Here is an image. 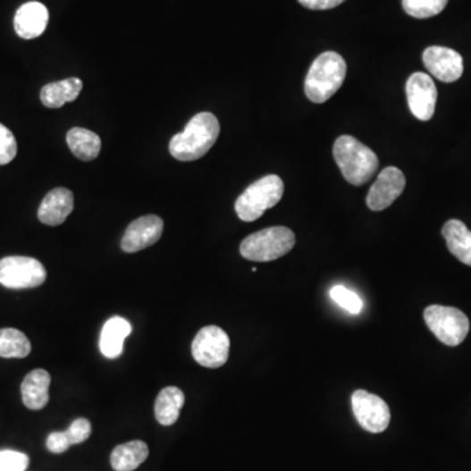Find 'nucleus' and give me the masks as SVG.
<instances>
[{"label": "nucleus", "mask_w": 471, "mask_h": 471, "mask_svg": "<svg viewBox=\"0 0 471 471\" xmlns=\"http://www.w3.org/2000/svg\"><path fill=\"white\" fill-rule=\"evenodd\" d=\"M67 145L79 160L92 162L101 151V139L97 134L83 127H73L67 132Z\"/></svg>", "instance_id": "4be33fe9"}, {"label": "nucleus", "mask_w": 471, "mask_h": 471, "mask_svg": "<svg viewBox=\"0 0 471 471\" xmlns=\"http://www.w3.org/2000/svg\"><path fill=\"white\" fill-rule=\"evenodd\" d=\"M49 22V11L39 2H28L16 13L13 25L20 38H37L46 29Z\"/></svg>", "instance_id": "4468645a"}, {"label": "nucleus", "mask_w": 471, "mask_h": 471, "mask_svg": "<svg viewBox=\"0 0 471 471\" xmlns=\"http://www.w3.org/2000/svg\"><path fill=\"white\" fill-rule=\"evenodd\" d=\"M448 0H402L403 10L416 19H428L439 15L447 7Z\"/></svg>", "instance_id": "b1692460"}, {"label": "nucleus", "mask_w": 471, "mask_h": 471, "mask_svg": "<svg viewBox=\"0 0 471 471\" xmlns=\"http://www.w3.org/2000/svg\"><path fill=\"white\" fill-rule=\"evenodd\" d=\"M284 193V183L276 174L262 177L252 183L236 200L237 216L242 222H256L265 211L281 202Z\"/></svg>", "instance_id": "20e7f679"}, {"label": "nucleus", "mask_w": 471, "mask_h": 471, "mask_svg": "<svg viewBox=\"0 0 471 471\" xmlns=\"http://www.w3.org/2000/svg\"><path fill=\"white\" fill-rule=\"evenodd\" d=\"M423 63L431 75L444 83H453L464 73V59L450 47H427L423 53Z\"/></svg>", "instance_id": "f8f14e48"}, {"label": "nucleus", "mask_w": 471, "mask_h": 471, "mask_svg": "<svg viewBox=\"0 0 471 471\" xmlns=\"http://www.w3.org/2000/svg\"><path fill=\"white\" fill-rule=\"evenodd\" d=\"M46 281L41 262L30 257L13 256L0 259V284L11 290L36 289Z\"/></svg>", "instance_id": "0eeeda50"}, {"label": "nucleus", "mask_w": 471, "mask_h": 471, "mask_svg": "<svg viewBox=\"0 0 471 471\" xmlns=\"http://www.w3.org/2000/svg\"><path fill=\"white\" fill-rule=\"evenodd\" d=\"M185 403V394L176 386L164 388L155 402V416L163 425H172L179 420Z\"/></svg>", "instance_id": "412c9836"}, {"label": "nucleus", "mask_w": 471, "mask_h": 471, "mask_svg": "<svg viewBox=\"0 0 471 471\" xmlns=\"http://www.w3.org/2000/svg\"><path fill=\"white\" fill-rule=\"evenodd\" d=\"M332 155L346 181L351 185L362 186L368 182L379 168L377 155L349 135L335 140Z\"/></svg>", "instance_id": "f03ea898"}, {"label": "nucleus", "mask_w": 471, "mask_h": 471, "mask_svg": "<svg viewBox=\"0 0 471 471\" xmlns=\"http://www.w3.org/2000/svg\"><path fill=\"white\" fill-rule=\"evenodd\" d=\"M343 2L346 0H299L303 7L315 11L332 10L342 4Z\"/></svg>", "instance_id": "c756f323"}, {"label": "nucleus", "mask_w": 471, "mask_h": 471, "mask_svg": "<svg viewBox=\"0 0 471 471\" xmlns=\"http://www.w3.org/2000/svg\"><path fill=\"white\" fill-rule=\"evenodd\" d=\"M408 108L420 121H430L435 114L437 89L430 75L416 72L406 83Z\"/></svg>", "instance_id": "9d476101"}, {"label": "nucleus", "mask_w": 471, "mask_h": 471, "mask_svg": "<svg viewBox=\"0 0 471 471\" xmlns=\"http://www.w3.org/2000/svg\"><path fill=\"white\" fill-rule=\"evenodd\" d=\"M46 447L50 452L61 454L66 452L71 447V442H70L66 433H53L47 437Z\"/></svg>", "instance_id": "c85d7f7f"}, {"label": "nucleus", "mask_w": 471, "mask_h": 471, "mask_svg": "<svg viewBox=\"0 0 471 471\" xmlns=\"http://www.w3.org/2000/svg\"><path fill=\"white\" fill-rule=\"evenodd\" d=\"M131 325L122 317L106 321L100 337V349L108 359H117L123 352V342L131 334Z\"/></svg>", "instance_id": "f3484780"}, {"label": "nucleus", "mask_w": 471, "mask_h": 471, "mask_svg": "<svg viewBox=\"0 0 471 471\" xmlns=\"http://www.w3.org/2000/svg\"><path fill=\"white\" fill-rule=\"evenodd\" d=\"M83 89V81L78 78L64 79L62 81L46 84L39 93L41 103L46 108H62L64 104L72 103L80 95Z\"/></svg>", "instance_id": "a211bd4d"}, {"label": "nucleus", "mask_w": 471, "mask_h": 471, "mask_svg": "<svg viewBox=\"0 0 471 471\" xmlns=\"http://www.w3.org/2000/svg\"><path fill=\"white\" fill-rule=\"evenodd\" d=\"M230 337L219 326H206L199 330L191 345L194 360L206 368H220L230 357Z\"/></svg>", "instance_id": "6e6552de"}, {"label": "nucleus", "mask_w": 471, "mask_h": 471, "mask_svg": "<svg viewBox=\"0 0 471 471\" xmlns=\"http://www.w3.org/2000/svg\"><path fill=\"white\" fill-rule=\"evenodd\" d=\"M92 433V425L86 417H79L72 425H70L69 430L66 431V435L69 437L71 445L81 444L89 439Z\"/></svg>", "instance_id": "cd10ccee"}, {"label": "nucleus", "mask_w": 471, "mask_h": 471, "mask_svg": "<svg viewBox=\"0 0 471 471\" xmlns=\"http://www.w3.org/2000/svg\"><path fill=\"white\" fill-rule=\"evenodd\" d=\"M425 321L437 340L447 346L461 345L469 334V318L453 307H428L425 310Z\"/></svg>", "instance_id": "423d86ee"}, {"label": "nucleus", "mask_w": 471, "mask_h": 471, "mask_svg": "<svg viewBox=\"0 0 471 471\" xmlns=\"http://www.w3.org/2000/svg\"><path fill=\"white\" fill-rule=\"evenodd\" d=\"M330 296H332V300H334L338 306L342 307L343 309H346L347 312L352 313V315H357V313H360V310L363 308L362 299H360L357 293L346 289V287H332V290H330Z\"/></svg>", "instance_id": "393cba45"}, {"label": "nucleus", "mask_w": 471, "mask_h": 471, "mask_svg": "<svg viewBox=\"0 0 471 471\" xmlns=\"http://www.w3.org/2000/svg\"><path fill=\"white\" fill-rule=\"evenodd\" d=\"M18 155V142L13 131L0 123V165H7Z\"/></svg>", "instance_id": "a878e982"}, {"label": "nucleus", "mask_w": 471, "mask_h": 471, "mask_svg": "<svg viewBox=\"0 0 471 471\" xmlns=\"http://www.w3.org/2000/svg\"><path fill=\"white\" fill-rule=\"evenodd\" d=\"M295 233L287 227H272L248 236L240 253L248 261L270 262L286 256L295 247Z\"/></svg>", "instance_id": "39448f33"}, {"label": "nucleus", "mask_w": 471, "mask_h": 471, "mask_svg": "<svg viewBox=\"0 0 471 471\" xmlns=\"http://www.w3.org/2000/svg\"><path fill=\"white\" fill-rule=\"evenodd\" d=\"M352 411L363 430L381 433L391 425V408L385 400L366 391L352 394Z\"/></svg>", "instance_id": "1a4fd4ad"}, {"label": "nucleus", "mask_w": 471, "mask_h": 471, "mask_svg": "<svg viewBox=\"0 0 471 471\" xmlns=\"http://www.w3.org/2000/svg\"><path fill=\"white\" fill-rule=\"evenodd\" d=\"M73 210V194L66 188L50 191L38 208V219L42 224L56 227L63 224Z\"/></svg>", "instance_id": "2eb2a0df"}, {"label": "nucleus", "mask_w": 471, "mask_h": 471, "mask_svg": "<svg viewBox=\"0 0 471 471\" xmlns=\"http://www.w3.org/2000/svg\"><path fill=\"white\" fill-rule=\"evenodd\" d=\"M219 134L218 118L213 113H198L191 118L182 132L172 138L169 152L180 162L202 159L215 145Z\"/></svg>", "instance_id": "f257e3e1"}, {"label": "nucleus", "mask_w": 471, "mask_h": 471, "mask_svg": "<svg viewBox=\"0 0 471 471\" xmlns=\"http://www.w3.org/2000/svg\"><path fill=\"white\" fill-rule=\"evenodd\" d=\"M448 249L462 264L471 266V231L461 220L452 219L445 223L442 231Z\"/></svg>", "instance_id": "6ab92c4d"}, {"label": "nucleus", "mask_w": 471, "mask_h": 471, "mask_svg": "<svg viewBox=\"0 0 471 471\" xmlns=\"http://www.w3.org/2000/svg\"><path fill=\"white\" fill-rule=\"evenodd\" d=\"M29 467V457L18 450H0V471H25Z\"/></svg>", "instance_id": "bb28decb"}, {"label": "nucleus", "mask_w": 471, "mask_h": 471, "mask_svg": "<svg viewBox=\"0 0 471 471\" xmlns=\"http://www.w3.org/2000/svg\"><path fill=\"white\" fill-rule=\"evenodd\" d=\"M148 445L142 440L118 445L110 456V464L115 471L137 470L148 457Z\"/></svg>", "instance_id": "aec40b11"}, {"label": "nucleus", "mask_w": 471, "mask_h": 471, "mask_svg": "<svg viewBox=\"0 0 471 471\" xmlns=\"http://www.w3.org/2000/svg\"><path fill=\"white\" fill-rule=\"evenodd\" d=\"M52 383L49 372L35 369L25 376L21 383V397L25 408L42 410L49 403V388Z\"/></svg>", "instance_id": "dca6fc26"}, {"label": "nucleus", "mask_w": 471, "mask_h": 471, "mask_svg": "<svg viewBox=\"0 0 471 471\" xmlns=\"http://www.w3.org/2000/svg\"><path fill=\"white\" fill-rule=\"evenodd\" d=\"M164 222L160 216L146 215L134 220L127 227L121 247L123 252L137 253L152 247L163 235Z\"/></svg>", "instance_id": "ddd939ff"}, {"label": "nucleus", "mask_w": 471, "mask_h": 471, "mask_svg": "<svg viewBox=\"0 0 471 471\" xmlns=\"http://www.w3.org/2000/svg\"><path fill=\"white\" fill-rule=\"evenodd\" d=\"M32 351V345L24 332L7 327L0 329V357L24 359Z\"/></svg>", "instance_id": "5701e85b"}, {"label": "nucleus", "mask_w": 471, "mask_h": 471, "mask_svg": "<svg viewBox=\"0 0 471 471\" xmlns=\"http://www.w3.org/2000/svg\"><path fill=\"white\" fill-rule=\"evenodd\" d=\"M347 75L345 59L335 52L317 56L306 79V95L312 103L323 104L342 87Z\"/></svg>", "instance_id": "7ed1b4c3"}, {"label": "nucleus", "mask_w": 471, "mask_h": 471, "mask_svg": "<svg viewBox=\"0 0 471 471\" xmlns=\"http://www.w3.org/2000/svg\"><path fill=\"white\" fill-rule=\"evenodd\" d=\"M405 174L396 166H388L377 177L368 196H366V206L372 211H383L391 207L394 200L399 198L405 190Z\"/></svg>", "instance_id": "9b49d317"}]
</instances>
